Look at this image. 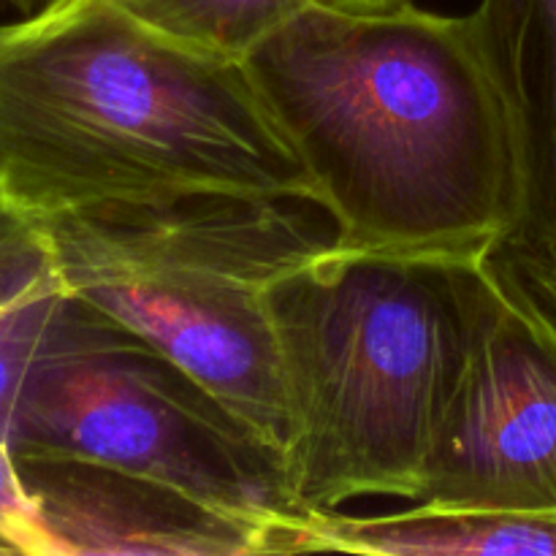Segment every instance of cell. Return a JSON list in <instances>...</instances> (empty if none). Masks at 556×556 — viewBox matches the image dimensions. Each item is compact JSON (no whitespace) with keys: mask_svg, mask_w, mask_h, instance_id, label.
Segmentation results:
<instances>
[{"mask_svg":"<svg viewBox=\"0 0 556 556\" xmlns=\"http://www.w3.org/2000/svg\"><path fill=\"white\" fill-rule=\"evenodd\" d=\"M337 244L486 253L543 195L535 114L483 16L307 0L242 58Z\"/></svg>","mask_w":556,"mask_h":556,"instance_id":"obj_1","label":"cell"},{"mask_svg":"<svg viewBox=\"0 0 556 556\" xmlns=\"http://www.w3.org/2000/svg\"><path fill=\"white\" fill-rule=\"evenodd\" d=\"M0 195L36 217L318 188L242 60L168 38L112 0L0 22Z\"/></svg>","mask_w":556,"mask_h":556,"instance_id":"obj_2","label":"cell"},{"mask_svg":"<svg viewBox=\"0 0 556 556\" xmlns=\"http://www.w3.org/2000/svg\"><path fill=\"white\" fill-rule=\"evenodd\" d=\"M489 253L329 244L269 291L302 514L418 503L489 293Z\"/></svg>","mask_w":556,"mask_h":556,"instance_id":"obj_3","label":"cell"},{"mask_svg":"<svg viewBox=\"0 0 556 556\" xmlns=\"http://www.w3.org/2000/svg\"><path fill=\"white\" fill-rule=\"evenodd\" d=\"M318 206L204 199L41 217L71 299L199 380L282 459L288 440L269 291L334 244Z\"/></svg>","mask_w":556,"mask_h":556,"instance_id":"obj_4","label":"cell"},{"mask_svg":"<svg viewBox=\"0 0 556 556\" xmlns=\"http://www.w3.org/2000/svg\"><path fill=\"white\" fill-rule=\"evenodd\" d=\"M11 448L152 476L277 527L293 554L304 514L280 454L161 351L79 302L22 391Z\"/></svg>","mask_w":556,"mask_h":556,"instance_id":"obj_5","label":"cell"},{"mask_svg":"<svg viewBox=\"0 0 556 556\" xmlns=\"http://www.w3.org/2000/svg\"><path fill=\"white\" fill-rule=\"evenodd\" d=\"M418 503L556 510V324L494 264Z\"/></svg>","mask_w":556,"mask_h":556,"instance_id":"obj_6","label":"cell"},{"mask_svg":"<svg viewBox=\"0 0 556 556\" xmlns=\"http://www.w3.org/2000/svg\"><path fill=\"white\" fill-rule=\"evenodd\" d=\"M60 556L286 554L277 527L152 476L74 456H16Z\"/></svg>","mask_w":556,"mask_h":556,"instance_id":"obj_7","label":"cell"},{"mask_svg":"<svg viewBox=\"0 0 556 556\" xmlns=\"http://www.w3.org/2000/svg\"><path fill=\"white\" fill-rule=\"evenodd\" d=\"M74 309L43 220L0 195V440L9 445L22 391Z\"/></svg>","mask_w":556,"mask_h":556,"instance_id":"obj_8","label":"cell"},{"mask_svg":"<svg viewBox=\"0 0 556 556\" xmlns=\"http://www.w3.org/2000/svg\"><path fill=\"white\" fill-rule=\"evenodd\" d=\"M478 14L505 74L535 114L548 193L556 190V0H481Z\"/></svg>","mask_w":556,"mask_h":556,"instance_id":"obj_9","label":"cell"},{"mask_svg":"<svg viewBox=\"0 0 556 556\" xmlns=\"http://www.w3.org/2000/svg\"><path fill=\"white\" fill-rule=\"evenodd\" d=\"M168 38L242 60L307 0H112Z\"/></svg>","mask_w":556,"mask_h":556,"instance_id":"obj_10","label":"cell"},{"mask_svg":"<svg viewBox=\"0 0 556 556\" xmlns=\"http://www.w3.org/2000/svg\"><path fill=\"white\" fill-rule=\"evenodd\" d=\"M492 258L556 324V190L492 250Z\"/></svg>","mask_w":556,"mask_h":556,"instance_id":"obj_11","label":"cell"},{"mask_svg":"<svg viewBox=\"0 0 556 556\" xmlns=\"http://www.w3.org/2000/svg\"><path fill=\"white\" fill-rule=\"evenodd\" d=\"M0 554L60 556L58 541L22 476L20 459L5 440H0Z\"/></svg>","mask_w":556,"mask_h":556,"instance_id":"obj_12","label":"cell"},{"mask_svg":"<svg viewBox=\"0 0 556 556\" xmlns=\"http://www.w3.org/2000/svg\"><path fill=\"white\" fill-rule=\"evenodd\" d=\"M318 3L337 5V9H351V11H389L400 9V5L413 3V0H318Z\"/></svg>","mask_w":556,"mask_h":556,"instance_id":"obj_13","label":"cell"},{"mask_svg":"<svg viewBox=\"0 0 556 556\" xmlns=\"http://www.w3.org/2000/svg\"><path fill=\"white\" fill-rule=\"evenodd\" d=\"M5 3L20 5V9H36V5H41L43 0H5Z\"/></svg>","mask_w":556,"mask_h":556,"instance_id":"obj_14","label":"cell"},{"mask_svg":"<svg viewBox=\"0 0 556 556\" xmlns=\"http://www.w3.org/2000/svg\"><path fill=\"white\" fill-rule=\"evenodd\" d=\"M552 193H554V190H552ZM546 195H548V193H546Z\"/></svg>","mask_w":556,"mask_h":556,"instance_id":"obj_15","label":"cell"}]
</instances>
